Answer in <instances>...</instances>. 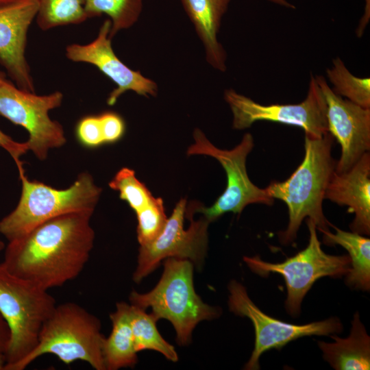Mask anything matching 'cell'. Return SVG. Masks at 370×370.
I'll use <instances>...</instances> for the list:
<instances>
[{
    "label": "cell",
    "mask_w": 370,
    "mask_h": 370,
    "mask_svg": "<svg viewBox=\"0 0 370 370\" xmlns=\"http://www.w3.org/2000/svg\"><path fill=\"white\" fill-rule=\"evenodd\" d=\"M5 363V356L4 354L0 352V370H4Z\"/></svg>",
    "instance_id": "d6a6232c"
},
{
    "label": "cell",
    "mask_w": 370,
    "mask_h": 370,
    "mask_svg": "<svg viewBox=\"0 0 370 370\" xmlns=\"http://www.w3.org/2000/svg\"><path fill=\"white\" fill-rule=\"evenodd\" d=\"M135 213L138 221V241L140 245H147L160 235L166 223L164 201L160 197H154L150 203Z\"/></svg>",
    "instance_id": "484cf974"
},
{
    "label": "cell",
    "mask_w": 370,
    "mask_h": 370,
    "mask_svg": "<svg viewBox=\"0 0 370 370\" xmlns=\"http://www.w3.org/2000/svg\"><path fill=\"white\" fill-rule=\"evenodd\" d=\"M193 139L194 143L188 148L186 154L204 155L215 158L225 171L227 184L223 193L212 206L206 207L199 202L193 201L186 206V213H201L212 222L227 212L240 214L249 204H273L274 199L269 196L266 188L255 185L247 172V158L254 146V138L250 133L245 134L240 143L230 150L215 147L198 128L193 132Z\"/></svg>",
    "instance_id": "52a82bcc"
},
{
    "label": "cell",
    "mask_w": 370,
    "mask_h": 370,
    "mask_svg": "<svg viewBox=\"0 0 370 370\" xmlns=\"http://www.w3.org/2000/svg\"><path fill=\"white\" fill-rule=\"evenodd\" d=\"M104 338L99 319L86 309L71 301L56 305L41 328L36 346L12 370H23L46 354L66 365L82 360L95 370H106Z\"/></svg>",
    "instance_id": "277c9868"
},
{
    "label": "cell",
    "mask_w": 370,
    "mask_h": 370,
    "mask_svg": "<svg viewBox=\"0 0 370 370\" xmlns=\"http://www.w3.org/2000/svg\"><path fill=\"white\" fill-rule=\"evenodd\" d=\"M56 305L47 289L12 274L0 264V312L10 331L4 370H12L34 349Z\"/></svg>",
    "instance_id": "8992f818"
},
{
    "label": "cell",
    "mask_w": 370,
    "mask_h": 370,
    "mask_svg": "<svg viewBox=\"0 0 370 370\" xmlns=\"http://www.w3.org/2000/svg\"><path fill=\"white\" fill-rule=\"evenodd\" d=\"M306 223L309 230L308 245L284 262H267L258 256L243 258L249 269L258 275L264 276L275 273L284 278L287 290L285 308L293 316L300 312L304 297L317 280L325 276L346 275L351 267L348 255L334 256L325 253L317 237L316 225L309 219Z\"/></svg>",
    "instance_id": "ba28073f"
},
{
    "label": "cell",
    "mask_w": 370,
    "mask_h": 370,
    "mask_svg": "<svg viewBox=\"0 0 370 370\" xmlns=\"http://www.w3.org/2000/svg\"><path fill=\"white\" fill-rule=\"evenodd\" d=\"M88 18L108 15L111 21L109 37L131 27L138 20L143 10V0H84Z\"/></svg>",
    "instance_id": "7402d4cb"
},
{
    "label": "cell",
    "mask_w": 370,
    "mask_h": 370,
    "mask_svg": "<svg viewBox=\"0 0 370 370\" xmlns=\"http://www.w3.org/2000/svg\"><path fill=\"white\" fill-rule=\"evenodd\" d=\"M5 244L3 241H0V253L5 249Z\"/></svg>",
    "instance_id": "e575fe53"
},
{
    "label": "cell",
    "mask_w": 370,
    "mask_h": 370,
    "mask_svg": "<svg viewBox=\"0 0 370 370\" xmlns=\"http://www.w3.org/2000/svg\"><path fill=\"white\" fill-rule=\"evenodd\" d=\"M94 212L66 213L8 241L0 264L12 274L49 290L75 279L88 262L95 241Z\"/></svg>",
    "instance_id": "6da1fadb"
},
{
    "label": "cell",
    "mask_w": 370,
    "mask_h": 370,
    "mask_svg": "<svg viewBox=\"0 0 370 370\" xmlns=\"http://www.w3.org/2000/svg\"><path fill=\"white\" fill-rule=\"evenodd\" d=\"M334 343L319 341L323 358L336 370H363L370 369V338L356 312L348 337L342 338L330 335Z\"/></svg>",
    "instance_id": "ac0fdd59"
},
{
    "label": "cell",
    "mask_w": 370,
    "mask_h": 370,
    "mask_svg": "<svg viewBox=\"0 0 370 370\" xmlns=\"http://www.w3.org/2000/svg\"><path fill=\"white\" fill-rule=\"evenodd\" d=\"M130 318L137 352L154 350L172 362L177 361L178 356L174 347L162 338L156 327L157 319L151 313L147 314L145 309L130 304Z\"/></svg>",
    "instance_id": "44dd1931"
},
{
    "label": "cell",
    "mask_w": 370,
    "mask_h": 370,
    "mask_svg": "<svg viewBox=\"0 0 370 370\" xmlns=\"http://www.w3.org/2000/svg\"><path fill=\"white\" fill-rule=\"evenodd\" d=\"M62 99L60 91L37 95L8 80L0 85V115L28 132V149L40 160L47 159L51 149L66 143L62 125L49 116L51 110L61 106Z\"/></svg>",
    "instance_id": "9c48e42d"
},
{
    "label": "cell",
    "mask_w": 370,
    "mask_h": 370,
    "mask_svg": "<svg viewBox=\"0 0 370 370\" xmlns=\"http://www.w3.org/2000/svg\"><path fill=\"white\" fill-rule=\"evenodd\" d=\"M0 147L8 151L14 160L18 169L19 177L25 175L21 157L29 151L27 143L16 142L0 130Z\"/></svg>",
    "instance_id": "f1b7e54d"
},
{
    "label": "cell",
    "mask_w": 370,
    "mask_h": 370,
    "mask_svg": "<svg viewBox=\"0 0 370 370\" xmlns=\"http://www.w3.org/2000/svg\"><path fill=\"white\" fill-rule=\"evenodd\" d=\"M274 3H276L278 5H282V6H284V7H286V8H294L295 6L293 5H292L291 3H290L288 1L286 0H269Z\"/></svg>",
    "instance_id": "1f68e13d"
},
{
    "label": "cell",
    "mask_w": 370,
    "mask_h": 370,
    "mask_svg": "<svg viewBox=\"0 0 370 370\" xmlns=\"http://www.w3.org/2000/svg\"><path fill=\"white\" fill-rule=\"evenodd\" d=\"M79 143L88 148H96L105 144L99 115H88L80 119L75 127Z\"/></svg>",
    "instance_id": "4316f807"
},
{
    "label": "cell",
    "mask_w": 370,
    "mask_h": 370,
    "mask_svg": "<svg viewBox=\"0 0 370 370\" xmlns=\"http://www.w3.org/2000/svg\"><path fill=\"white\" fill-rule=\"evenodd\" d=\"M334 139L330 133L321 138L305 134L301 163L285 181H273L265 188L270 197L282 200L288 208V226L278 234L283 244L295 240L305 219L312 220L319 231L328 230L331 225L324 216L323 201L336 166L331 153Z\"/></svg>",
    "instance_id": "7a4b0ae2"
},
{
    "label": "cell",
    "mask_w": 370,
    "mask_h": 370,
    "mask_svg": "<svg viewBox=\"0 0 370 370\" xmlns=\"http://www.w3.org/2000/svg\"><path fill=\"white\" fill-rule=\"evenodd\" d=\"M105 144L114 143L122 138L125 132V123L114 112L107 111L99 114Z\"/></svg>",
    "instance_id": "83f0119b"
},
{
    "label": "cell",
    "mask_w": 370,
    "mask_h": 370,
    "mask_svg": "<svg viewBox=\"0 0 370 370\" xmlns=\"http://www.w3.org/2000/svg\"><path fill=\"white\" fill-rule=\"evenodd\" d=\"M19 177L22 188L18 203L0 220V233L8 241L58 216L73 212H94L102 192L88 172L79 173L64 189L29 180L25 175Z\"/></svg>",
    "instance_id": "5b68a950"
},
{
    "label": "cell",
    "mask_w": 370,
    "mask_h": 370,
    "mask_svg": "<svg viewBox=\"0 0 370 370\" xmlns=\"http://www.w3.org/2000/svg\"><path fill=\"white\" fill-rule=\"evenodd\" d=\"M332 90L338 95L364 108H370V78L352 74L340 58L333 60L326 71Z\"/></svg>",
    "instance_id": "603a6c76"
},
{
    "label": "cell",
    "mask_w": 370,
    "mask_h": 370,
    "mask_svg": "<svg viewBox=\"0 0 370 370\" xmlns=\"http://www.w3.org/2000/svg\"><path fill=\"white\" fill-rule=\"evenodd\" d=\"M186 199L175 205L160 235L152 242L140 245L133 280L140 282L153 271L161 261L168 258L186 259L200 267L208 247V227L205 217L193 220V214H185Z\"/></svg>",
    "instance_id": "30bf717a"
},
{
    "label": "cell",
    "mask_w": 370,
    "mask_h": 370,
    "mask_svg": "<svg viewBox=\"0 0 370 370\" xmlns=\"http://www.w3.org/2000/svg\"><path fill=\"white\" fill-rule=\"evenodd\" d=\"M228 291L230 310L236 315L249 318L254 327V348L245 366V369H258L260 357L271 349L279 350L289 342L301 337L330 336L343 330V325L337 317L297 325L270 317L254 304L245 286L236 280L230 282Z\"/></svg>",
    "instance_id": "7c38bea8"
},
{
    "label": "cell",
    "mask_w": 370,
    "mask_h": 370,
    "mask_svg": "<svg viewBox=\"0 0 370 370\" xmlns=\"http://www.w3.org/2000/svg\"><path fill=\"white\" fill-rule=\"evenodd\" d=\"M111 28L110 19L106 20L99 29L97 38L87 45L72 44L66 47V56L75 62L93 64L116 85L109 95L107 103L113 106L121 95L132 90L146 97H156L157 84L127 66L116 56L109 37Z\"/></svg>",
    "instance_id": "5bb4252c"
},
{
    "label": "cell",
    "mask_w": 370,
    "mask_h": 370,
    "mask_svg": "<svg viewBox=\"0 0 370 370\" xmlns=\"http://www.w3.org/2000/svg\"><path fill=\"white\" fill-rule=\"evenodd\" d=\"M336 232L320 231L323 243L327 245H339L349 254L351 267L346 275L347 286L355 289L369 291L370 288V239L364 235L342 230L331 224Z\"/></svg>",
    "instance_id": "ffe728a7"
},
{
    "label": "cell",
    "mask_w": 370,
    "mask_h": 370,
    "mask_svg": "<svg viewBox=\"0 0 370 370\" xmlns=\"http://www.w3.org/2000/svg\"><path fill=\"white\" fill-rule=\"evenodd\" d=\"M38 9V0H0V64L19 89L30 92L34 86L25 53Z\"/></svg>",
    "instance_id": "9a60e30c"
},
{
    "label": "cell",
    "mask_w": 370,
    "mask_h": 370,
    "mask_svg": "<svg viewBox=\"0 0 370 370\" xmlns=\"http://www.w3.org/2000/svg\"><path fill=\"white\" fill-rule=\"evenodd\" d=\"M10 341L9 326L0 312V352L5 354Z\"/></svg>",
    "instance_id": "f546056e"
},
{
    "label": "cell",
    "mask_w": 370,
    "mask_h": 370,
    "mask_svg": "<svg viewBox=\"0 0 370 370\" xmlns=\"http://www.w3.org/2000/svg\"><path fill=\"white\" fill-rule=\"evenodd\" d=\"M193 263L189 260L168 258L157 285L147 293L132 291L131 304L146 309L150 308L157 319L169 321L176 332L180 345H188L192 332L201 321L218 318L221 311L204 303L196 293L193 284Z\"/></svg>",
    "instance_id": "3957f363"
},
{
    "label": "cell",
    "mask_w": 370,
    "mask_h": 370,
    "mask_svg": "<svg viewBox=\"0 0 370 370\" xmlns=\"http://www.w3.org/2000/svg\"><path fill=\"white\" fill-rule=\"evenodd\" d=\"M224 99L233 114V128L244 130L260 121L280 123L302 128L305 134L321 138L329 133L327 106L323 92L312 75L306 99L299 103L262 105L226 90Z\"/></svg>",
    "instance_id": "8fae6325"
},
{
    "label": "cell",
    "mask_w": 370,
    "mask_h": 370,
    "mask_svg": "<svg viewBox=\"0 0 370 370\" xmlns=\"http://www.w3.org/2000/svg\"><path fill=\"white\" fill-rule=\"evenodd\" d=\"M324 199L347 206L354 214L349 225L352 232L370 234V153H364L348 170L333 172L327 186Z\"/></svg>",
    "instance_id": "2e32d148"
},
{
    "label": "cell",
    "mask_w": 370,
    "mask_h": 370,
    "mask_svg": "<svg viewBox=\"0 0 370 370\" xmlns=\"http://www.w3.org/2000/svg\"><path fill=\"white\" fill-rule=\"evenodd\" d=\"M180 1L203 43L207 62L218 71H225L227 54L217 36L230 0Z\"/></svg>",
    "instance_id": "e0dca14e"
},
{
    "label": "cell",
    "mask_w": 370,
    "mask_h": 370,
    "mask_svg": "<svg viewBox=\"0 0 370 370\" xmlns=\"http://www.w3.org/2000/svg\"><path fill=\"white\" fill-rule=\"evenodd\" d=\"M8 80L5 78V75L3 73L0 72V85L4 84Z\"/></svg>",
    "instance_id": "836d02e7"
},
{
    "label": "cell",
    "mask_w": 370,
    "mask_h": 370,
    "mask_svg": "<svg viewBox=\"0 0 370 370\" xmlns=\"http://www.w3.org/2000/svg\"><path fill=\"white\" fill-rule=\"evenodd\" d=\"M130 305L118 302L116 310L110 314L112 331L102 345L106 370L134 367L138 361L130 318Z\"/></svg>",
    "instance_id": "d6986e66"
},
{
    "label": "cell",
    "mask_w": 370,
    "mask_h": 370,
    "mask_svg": "<svg viewBox=\"0 0 370 370\" xmlns=\"http://www.w3.org/2000/svg\"><path fill=\"white\" fill-rule=\"evenodd\" d=\"M327 106L329 133L339 143L340 158L335 171H346L370 150V108L336 95L321 75L315 76Z\"/></svg>",
    "instance_id": "4fadbf2b"
},
{
    "label": "cell",
    "mask_w": 370,
    "mask_h": 370,
    "mask_svg": "<svg viewBox=\"0 0 370 370\" xmlns=\"http://www.w3.org/2000/svg\"><path fill=\"white\" fill-rule=\"evenodd\" d=\"M367 1V3H366V12L365 14H364L363 17L361 19V21L359 24V27L357 29V34L358 36H360L362 33H363V31L368 23V20L369 18V13H367V10H369V0H366Z\"/></svg>",
    "instance_id": "4dcf8cb0"
},
{
    "label": "cell",
    "mask_w": 370,
    "mask_h": 370,
    "mask_svg": "<svg viewBox=\"0 0 370 370\" xmlns=\"http://www.w3.org/2000/svg\"><path fill=\"white\" fill-rule=\"evenodd\" d=\"M110 188L119 193L121 199L138 212L154 198L146 186L138 180L134 170L121 169L108 184Z\"/></svg>",
    "instance_id": "d4e9b609"
},
{
    "label": "cell",
    "mask_w": 370,
    "mask_h": 370,
    "mask_svg": "<svg viewBox=\"0 0 370 370\" xmlns=\"http://www.w3.org/2000/svg\"><path fill=\"white\" fill-rule=\"evenodd\" d=\"M38 25L42 30L70 24H79L88 17L84 0H38Z\"/></svg>",
    "instance_id": "cb8c5ba5"
}]
</instances>
